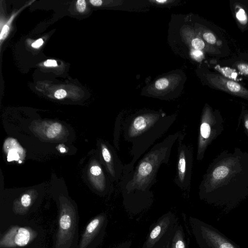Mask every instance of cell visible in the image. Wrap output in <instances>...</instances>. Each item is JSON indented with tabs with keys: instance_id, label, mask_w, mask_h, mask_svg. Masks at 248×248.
<instances>
[{
	"instance_id": "1",
	"label": "cell",
	"mask_w": 248,
	"mask_h": 248,
	"mask_svg": "<svg viewBox=\"0 0 248 248\" xmlns=\"http://www.w3.org/2000/svg\"><path fill=\"white\" fill-rule=\"evenodd\" d=\"M200 200L231 209L248 197V153L234 148L209 164L199 187Z\"/></svg>"
},
{
	"instance_id": "2",
	"label": "cell",
	"mask_w": 248,
	"mask_h": 248,
	"mask_svg": "<svg viewBox=\"0 0 248 248\" xmlns=\"http://www.w3.org/2000/svg\"><path fill=\"white\" fill-rule=\"evenodd\" d=\"M181 132L170 134L145 153L128 174L120 180L122 203L127 212L138 215L154 202L151 190L157 182V174L163 164H168L174 144Z\"/></svg>"
},
{
	"instance_id": "3",
	"label": "cell",
	"mask_w": 248,
	"mask_h": 248,
	"mask_svg": "<svg viewBox=\"0 0 248 248\" xmlns=\"http://www.w3.org/2000/svg\"><path fill=\"white\" fill-rule=\"evenodd\" d=\"M176 119L175 114L168 115L161 111L144 110L137 112L122 122L124 140L131 143V161L124 165L123 176L133 169L141 156L155 142L169 130Z\"/></svg>"
},
{
	"instance_id": "4",
	"label": "cell",
	"mask_w": 248,
	"mask_h": 248,
	"mask_svg": "<svg viewBox=\"0 0 248 248\" xmlns=\"http://www.w3.org/2000/svg\"><path fill=\"white\" fill-rule=\"evenodd\" d=\"M224 120L219 112L206 104L201 116L196 159L201 161L209 145L221 135L224 129Z\"/></svg>"
},
{
	"instance_id": "5",
	"label": "cell",
	"mask_w": 248,
	"mask_h": 248,
	"mask_svg": "<svg viewBox=\"0 0 248 248\" xmlns=\"http://www.w3.org/2000/svg\"><path fill=\"white\" fill-rule=\"evenodd\" d=\"M189 222L199 248H241L217 229L202 220L190 217Z\"/></svg>"
},
{
	"instance_id": "6",
	"label": "cell",
	"mask_w": 248,
	"mask_h": 248,
	"mask_svg": "<svg viewBox=\"0 0 248 248\" xmlns=\"http://www.w3.org/2000/svg\"><path fill=\"white\" fill-rule=\"evenodd\" d=\"M178 224L173 213L169 211L163 214L150 228L142 248H165Z\"/></svg>"
},
{
	"instance_id": "7",
	"label": "cell",
	"mask_w": 248,
	"mask_h": 248,
	"mask_svg": "<svg viewBox=\"0 0 248 248\" xmlns=\"http://www.w3.org/2000/svg\"><path fill=\"white\" fill-rule=\"evenodd\" d=\"M78 215L71 209H62L54 248H78Z\"/></svg>"
},
{
	"instance_id": "8",
	"label": "cell",
	"mask_w": 248,
	"mask_h": 248,
	"mask_svg": "<svg viewBox=\"0 0 248 248\" xmlns=\"http://www.w3.org/2000/svg\"><path fill=\"white\" fill-rule=\"evenodd\" d=\"M185 134L181 133L177 140V163L174 179L175 185L183 190L190 186L193 162V147L183 142Z\"/></svg>"
},
{
	"instance_id": "9",
	"label": "cell",
	"mask_w": 248,
	"mask_h": 248,
	"mask_svg": "<svg viewBox=\"0 0 248 248\" xmlns=\"http://www.w3.org/2000/svg\"><path fill=\"white\" fill-rule=\"evenodd\" d=\"M108 224V217L106 214H99L87 225L78 248H96L102 242Z\"/></svg>"
},
{
	"instance_id": "10",
	"label": "cell",
	"mask_w": 248,
	"mask_h": 248,
	"mask_svg": "<svg viewBox=\"0 0 248 248\" xmlns=\"http://www.w3.org/2000/svg\"><path fill=\"white\" fill-rule=\"evenodd\" d=\"M205 78L215 88L248 100V89L238 82L216 74H207Z\"/></svg>"
},
{
	"instance_id": "11",
	"label": "cell",
	"mask_w": 248,
	"mask_h": 248,
	"mask_svg": "<svg viewBox=\"0 0 248 248\" xmlns=\"http://www.w3.org/2000/svg\"><path fill=\"white\" fill-rule=\"evenodd\" d=\"M102 145V156L107 164L112 181H120L123 175L124 165L118 157L113 148L107 146L105 144Z\"/></svg>"
},
{
	"instance_id": "12",
	"label": "cell",
	"mask_w": 248,
	"mask_h": 248,
	"mask_svg": "<svg viewBox=\"0 0 248 248\" xmlns=\"http://www.w3.org/2000/svg\"><path fill=\"white\" fill-rule=\"evenodd\" d=\"M181 35L184 41L190 46L192 48L204 51L211 54H220V52L215 47L206 43L189 26H184L181 30Z\"/></svg>"
},
{
	"instance_id": "13",
	"label": "cell",
	"mask_w": 248,
	"mask_h": 248,
	"mask_svg": "<svg viewBox=\"0 0 248 248\" xmlns=\"http://www.w3.org/2000/svg\"><path fill=\"white\" fill-rule=\"evenodd\" d=\"M181 80L180 76L175 74L159 78L149 87L148 93L155 96L163 95L174 89Z\"/></svg>"
},
{
	"instance_id": "14",
	"label": "cell",
	"mask_w": 248,
	"mask_h": 248,
	"mask_svg": "<svg viewBox=\"0 0 248 248\" xmlns=\"http://www.w3.org/2000/svg\"><path fill=\"white\" fill-rule=\"evenodd\" d=\"M31 233L25 228L12 229L1 239L0 245L5 247L24 246L30 241Z\"/></svg>"
},
{
	"instance_id": "15",
	"label": "cell",
	"mask_w": 248,
	"mask_h": 248,
	"mask_svg": "<svg viewBox=\"0 0 248 248\" xmlns=\"http://www.w3.org/2000/svg\"><path fill=\"white\" fill-rule=\"evenodd\" d=\"M167 248H188L183 227L178 224L172 232Z\"/></svg>"
},
{
	"instance_id": "16",
	"label": "cell",
	"mask_w": 248,
	"mask_h": 248,
	"mask_svg": "<svg viewBox=\"0 0 248 248\" xmlns=\"http://www.w3.org/2000/svg\"><path fill=\"white\" fill-rule=\"evenodd\" d=\"M195 31L208 44L219 46L221 42L218 40L217 36L208 29L202 25H195Z\"/></svg>"
},
{
	"instance_id": "17",
	"label": "cell",
	"mask_w": 248,
	"mask_h": 248,
	"mask_svg": "<svg viewBox=\"0 0 248 248\" xmlns=\"http://www.w3.org/2000/svg\"><path fill=\"white\" fill-rule=\"evenodd\" d=\"M62 126L58 123L52 124L47 129L46 135L48 138H54L56 137L61 131Z\"/></svg>"
},
{
	"instance_id": "18",
	"label": "cell",
	"mask_w": 248,
	"mask_h": 248,
	"mask_svg": "<svg viewBox=\"0 0 248 248\" xmlns=\"http://www.w3.org/2000/svg\"><path fill=\"white\" fill-rule=\"evenodd\" d=\"M235 66L242 75L248 78V63L245 62H238Z\"/></svg>"
},
{
	"instance_id": "19",
	"label": "cell",
	"mask_w": 248,
	"mask_h": 248,
	"mask_svg": "<svg viewBox=\"0 0 248 248\" xmlns=\"http://www.w3.org/2000/svg\"><path fill=\"white\" fill-rule=\"evenodd\" d=\"M242 122L244 132L248 136V110H243L240 117Z\"/></svg>"
},
{
	"instance_id": "20",
	"label": "cell",
	"mask_w": 248,
	"mask_h": 248,
	"mask_svg": "<svg viewBox=\"0 0 248 248\" xmlns=\"http://www.w3.org/2000/svg\"><path fill=\"white\" fill-rule=\"evenodd\" d=\"M191 57L197 62H201L204 58L203 52L202 51L191 48L190 51Z\"/></svg>"
},
{
	"instance_id": "21",
	"label": "cell",
	"mask_w": 248,
	"mask_h": 248,
	"mask_svg": "<svg viewBox=\"0 0 248 248\" xmlns=\"http://www.w3.org/2000/svg\"><path fill=\"white\" fill-rule=\"evenodd\" d=\"M21 202L24 207H28L31 203V198L30 196L26 194L23 195L21 199Z\"/></svg>"
},
{
	"instance_id": "22",
	"label": "cell",
	"mask_w": 248,
	"mask_h": 248,
	"mask_svg": "<svg viewBox=\"0 0 248 248\" xmlns=\"http://www.w3.org/2000/svg\"><path fill=\"white\" fill-rule=\"evenodd\" d=\"M86 3L84 0H78L77 1L76 7L79 13L83 12L86 9Z\"/></svg>"
},
{
	"instance_id": "23",
	"label": "cell",
	"mask_w": 248,
	"mask_h": 248,
	"mask_svg": "<svg viewBox=\"0 0 248 248\" xmlns=\"http://www.w3.org/2000/svg\"><path fill=\"white\" fill-rule=\"evenodd\" d=\"M91 173L95 176H99L102 173V170L101 167L95 165L92 166L90 169Z\"/></svg>"
},
{
	"instance_id": "24",
	"label": "cell",
	"mask_w": 248,
	"mask_h": 248,
	"mask_svg": "<svg viewBox=\"0 0 248 248\" xmlns=\"http://www.w3.org/2000/svg\"><path fill=\"white\" fill-rule=\"evenodd\" d=\"M67 93L63 89H59L56 91L54 93L55 97L57 99H62L66 96Z\"/></svg>"
},
{
	"instance_id": "25",
	"label": "cell",
	"mask_w": 248,
	"mask_h": 248,
	"mask_svg": "<svg viewBox=\"0 0 248 248\" xmlns=\"http://www.w3.org/2000/svg\"><path fill=\"white\" fill-rule=\"evenodd\" d=\"M132 245V241L128 240L123 242L113 248H131Z\"/></svg>"
},
{
	"instance_id": "26",
	"label": "cell",
	"mask_w": 248,
	"mask_h": 248,
	"mask_svg": "<svg viewBox=\"0 0 248 248\" xmlns=\"http://www.w3.org/2000/svg\"><path fill=\"white\" fill-rule=\"evenodd\" d=\"M9 31V27L7 25H5L0 33V40H4L8 35Z\"/></svg>"
},
{
	"instance_id": "27",
	"label": "cell",
	"mask_w": 248,
	"mask_h": 248,
	"mask_svg": "<svg viewBox=\"0 0 248 248\" xmlns=\"http://www.w3.org/2000/svg\"><path fill=\"white\" fill-rule=\"evenodd\" d=\"M236 17L240 21H244L246 19L247 17L243 9H240L236 13Z\"/></svg>"
},
{
	"instance_id": "28",
	"label": "cell",
	"mask_w": 248,
	"mask_h": 248,
	"mask_svg": "<svg viewBox=\"0 0 248 248\" xmlns=\"http://www.w3.org/2000/svg\"><path fill=\"white\" fill-rule=\"evenodd\" d=\"M44 64L45 66L55 67L57 66V62L55 60H47L44 62Z\"/></svg>"
},
{
	"instance_id": "29",
	"label": "cell",
	"mask_w": 248,
	"mask_h": 248,
	"mask_svg": "<svg viewBox=\"0 0 248 248\" xmlns=\"http://www.w3.org/2000/svg\"><path fill=\"white\" fill-rule=\"evenodd\" d=\"M43 39L41 38H40V39L37 40L34 42H33L31 44V46H32V47H33L34 48H38L40 46H41L43 45Z\"/></svg>"
},
{
	"instance_id": "30",
	"label": "cell",
	"mask_w": 248,
	"mask_h": 248,
	"mask_svg": "<svg viewBox=\"0 0 248 248\" xmlns=\"http://www.w3.org/2000/svg\"><path fill=\"white\" fill-rule=\"evenodd\" d=\"M150 2H154L159 4H164L173 2L174 0H150Z\"/></svg>"
},
{
	"instance_id": "31",
	"label": "cell",
	"mask_w": 248,
	"mask_h": 248,
	"mask_svg": "<svg viewBox=\"0 0 248 248\" xmlns=\"http://www.w3.org/2000/svg\"><path fill=\"white\" fill-rule=\"evenodd\" d=\"M90 2L92 5L95 6H99L102 4L103 1L101 0H90Z\"/></svg>"
},
{
	"instance_id": "32",
	"label": "cell",
	"mask_w": 248,
	"mask_h": 248,
	"mask_svg": "<svg viewBox=\"0 0 248 248\" xmlns=\"http://www.w3.org/2000/svg\"><path fill=\"white\" fill-rule=\"evenodd\" d=\"M60 151L62 152H64L65 151V149L64 148H61L60 149Z\"/></svg>"
},
{
	"instance_id": "33",
	"label": "cell",
	"mask_w": 248,
	"mask_h": 248,
	"mask_svg": "<svg viewBox=\"0 0 248 248\" xmlns=\"http://www.w3.org/2000/svg\"><path fill=\"white\" fill-rule=\"evenodd\" d=\"M19 163H21V161H19Z\"/></svg>"
},
{
	"instance_id": "34",
	"label": "cell",
	"mask_w": 248,
	"mask_h": 248,
	"mask_svg": "<svg viewBox=\"0 0 248 248\" xmlns=\"http://www.w3.org/2000/svg\"><path fill=\"white\" fill-rule=\"evenodd\" d=\"M167 246L165 248H167Z\"/></svg>"
}]
</instances>
